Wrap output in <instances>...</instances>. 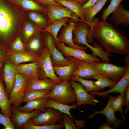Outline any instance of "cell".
I'll use <instances>...</instances> for the list:
<instances>
[{
    "mask_svg": "<svg viewBox=\"0 0 129 129\" xmlns=\"http://www.w3.org/2000/svg\"><path fill=\"white\" fill-rule=\"evenodd\" d=\"M57 83L53 80L48 78L32 79L28 81L25 91L32 90L51 91Z\"/></svg>",
    "mask_w": 129,
    "mask_h": 129,
    "instance_id": "22",
    "label": "cell"
},
{
    "mask_svg": "<svg viewBox=\"0 0 129 129\" xmlns=\"http://www.w3.org/2000/svg\"><path fill=\"white\" fill-rule=\"evenodd\" d=\"M70 80H73L80 83L84 87L85 91L87 92L91 91L99 92V89L93 83V81L84 79L83 78L77 76H71Z\"/></svg>",
    "mask_w": 129,
    "mask_h": 129,
    "instance_id": "36",
    "label": "cell"
},
{
    "mask_svg": "<svg viewBox=\"0 0 129 129\" xmlns=\"http://www.w3.org/2000/svg\"><path fill=\"white\" fill-rule=\"evenodd\" d=\"M0 123L3 125L5 129H15V127L10 118L0 113Z\"/></svg>",
    "mask_w": 129,
    "mask_h": 129,
    "instance_id": "42",
    "label": "cell"
},
{
    "mask_svg": "<svg viewBox=\"0 0 129 129\" xmlns=\"http://www.w3.org/2000/svg\"><path fill=\"white\" fill-rule=\"evenodd\" d=\"M6 54L9 60L16 66L22 63L39 61L40 52L29 51L18 52L7 49Z\"/></svg>",
    "mask_w": 129,
    "mask_h": 129,
    "instance_id": "14",
    "label": "cell"
},
{
    "mask_svg": "<svg viewBox=\"0 0 129 129\" xmlns=\"http://www.w3.org/2000/svg\"><path fill=\"white\" fill-rule=\"evenodd\" d=\"M124 101V97L121 95L115 97L111 103L112 108L114 112L123 111L122 107Z\"/></svg>",
    "mask_w": 129,
    "mask_h": 129,
    "instance_id": "40",
    "label": "cell"
},
{
    "mask_svg": "<svg viewBox=\"0 0 129 129\" xmlns=\"http://www.w3.org/2000/svg\"><path fill=\"white\" fill-rule=\"evenodd\" d=\"M12 115L10 118L15 128L19 129L21 126L31 118L36 116L43 112L35 110L29 112H24L18 110L16 108L11 105Z\"/></svg>",
    "mask_w": 129,
    "mask_h": 129,
    "instance_id": "17",
    "label": "cell"
},
{
    "mask_svg": "<svg viewBox=\"0 0 129 129\" xmlns=\"http://www.w3.org/2000/svg\"><path fill=\"white\" fill-rule=\"evenodd\" d=\"M5 88L3 82L0 79V112L7 117L10 118L12 115L11 104L6 96Z\"/></svg>",
    "mask_w": 129,
    "mask_h": 129,
    "instance_id": "29",
    "label": "cell"
},
{
    "mask_svg": "<svg viewBox=\"0 0 129 129\" xmlns=\"http://www.w3.org/2000/svg\"><path fill=\"white\" fill-rule=\"evenodd\" d=\"M15 66L17 72L22 75L28 81L33 79H41L39 60L21 64Z\"/></svg>",
    "mask_w": 129,
    "mask_h": 129,
    "instance_id": "16",
    "label": "cell"
},
{
    "mask_svg": "<svg viewBox=\"0 0 129 129\" xmlns=\"http://www.w3.org/2000/svg\"><path fill=\"white\" fill-rule=\"evenodd\" d=\"M98 18L90 29L86 37L88 43L96 38L105 49L106 52L122 55L129 54V40L106 20L99 22Z\"/></svg>",
    "mask_w": 129,
    "mask_h": 129,
    "instance_id": "1",
    "label": "cell"
},
{
    "mask_svg": "<svg viewBox=\"0 0 129 129\" xmlns=\"http://www.w3.org/2000/svg\"><path fill=\"white\" fill-rule=\"evenodd\" d=\"M111 0L110 3L108 7L104 9L101 19L103 21L106 20L108 16L116 9L124 0Z\"/></svg>",
    "mask_w": 129,
    "mask_h": 129,
    "instance_id": "38",
    "label": "cell"
},
{
    "mask_svg": "<svg viewBox=\"0 0 129 129\" xmlns=\"http://www.w3.org/2000/svg\"><path fill=\"white\" fill-rule=\"evenodd\" d=\"M55 42L57 48L64 56L72 57L80 60L91 62H98L100 61L96 57L87 53L85 51L70 47L60 42Z\"/></svg>",
    "mask_w": 129,
    "mask_h": 129,
    "instance_id": "10",
    "label": "cell"
},
{
    "mask_svg": "<svg viewBox=\"0 0 129 129\" xmlns=\"http://www.w3.org/2000/svg\"><path fill=\"white\" fill-rule=\"evenodd\" d=\"M92 62L78 59L76 63L78 68L71 76L85 78L99 73Z\"/></svg>",
    "mask_w": 129,
    "mask_h": 129,
    "instance_id": "23",
    "label": "cell"
},
{
    "mask_svg": "<svg viewBox=\"0 0 129 129\" xmlns=\"http://www.w3.org/2000/svg\"><path fill=\"white\" fill-rule=\"evenodd\" d=\"M68 22V24L63 26L61 28L60 34L58 36L59 41L66 43L67 46L70 47L85 51L88 48L87 47L77 45L73 41L72 31L78 23L70 18Z\"/></svg>",
    "mask_w": 129,
    "mask_h": 129,
    "instance_id": "15",
    "label": "cell"
},
{
    "mask_svg": "<svg viewBox=\"0 0 129 129\" xmlns=\"http://www.w3.org/2000/svg\"><path fill=\"white\" fill-rule=\"evenodd\" d=\"M127 66L126 72L121 79L109 89L103 92H90L91 94L96 95L103 97H106L107 95L111 93H119L124 97V92L128 84H129V65Z\"/></svg>",
    "mask_w": 129,
    "mask_h": 129,
    "instance_id": "21",
    "label": "cell"
},
{
    "mask_svg": "<svg viewBox=\"0 0 129 129\" xmlns=\"http://www.w3.org/2000/svg\"><path fill=\"white\" fill-rule=\"evenodd\" d=\"M5 61L3 60L0 59V71Z\"/></svg>",
    "mask_w": 129,
    "mask_h": 129,
    "instance_id": "50",
    "label": "cell"
},
{
    "mask_svg": "<svg viewBox=\"0 0 129 129\" xmlns=\"http://www.w3.org/2000/svg\"><path fill=\"white\" fill-rule=\"evenodd\" d=\"M43 39V32H41V30L37 32L27 42V47L29 51L40 52L45 46H43L45 44Z\"/></svg>",
    "mask_w": 129,
    "mask_h": 129,
    "instance_id": "30",
    "label": "cell"
},
{
    "mask_svg": "<svg viewBox=\"0 0 129 129\" xmlns=\"http://www.w3.org/2000/svg\"><path fill=\"white\" fill-rule=\"evenodd\" d=\"M46 108L45 112L30 119L33 124L38 125H53L60 122L63 117L62 113L51 108Z\"/></svg>",
    "mask_w": 129,
    "mask_h": 129,
    "instance_id": "11",
    "label": "cell"
},
{
    "mask_svg": "<svg viewBox=\"0 0 129 129\" xmlns=\"http://www.w3.org/2000/svg\"><path fill=\"white\" fill-rule=\"evenodd\" d=\"M10 46L11 50L15 52H21L25 51V45L20 35L14 39Z\"/></svg>",
    "mask_w": 129,
    "mask_h": 129,
    "instance_id": "39",
    "label": "cell"
},
{
    "mask_svg": "<svg viewBox=\"0 0 129 129\" xmlns=\"http://www.w3.org/2000/svg\"><path fill=\"white\" fill-rule=\"evenodd\" d=\"M39 62L41 78H50L57 83L62 82L55 74L53 69L50 52L45 45L40 52Z\"/></svg>",
    "mask_w": 129,
    "mask_h": 129,
    "instance_id": "4",
    "label": "cell"
},
{
    "mask_svg": "<svg viewBox=\"0 0 129 129\" xmlns=\"http://www.w3.org/2000/svg\"><path fill=\"white\" fill-rule=\"evenodd\" d=\"M124 94L125 98L123 106H124L126 107L124 112V113H126L129 109V84L126 87Z\"/></svg>",
    "mask_w": 129,
    "mask_h": 129,
    "instance_id": "43",
    "label": "cell"
},
{
    "mask_svg": "<svg viewBox=\"0 0 129 129\" xmlns=\"http://www.w3.org/2000/svg\"><path fill=\"white\" fill-rule=\"evenodd\" d=\"M111 14V19L115 26L122 24L129 26V11L120 4L117 8Z\"/></svg>",
    "mask_w": 129,
    "mask_h": 129,
    "instance_id": "25",
    "label": "cell"
},
{
    "mask_svg": "<svg viewBox=\"0 0 129 129\" xmlns=\"http://www.w3.org/2000/svg\"><path fill=\"white\" fill-rule=\"evenodd\" d=\"M77 1L83 5L88 1L89 0H74Z\"/></svg>",
    "mask_w": 129,
    "mask_h": 129,
    "instance_id": "49",
    "label": "cell"
},
{
    "mask_svg": "<svg viewBox=\"0 0 129 129\" xmlns=\"http://www.w3.org/2000/svg\"><path fill=\"white\" fill-rule=\"evenodd\" d=\"M115 97L111 95L109 96L108 102L104 108L100 111H95L92 114L88 116V119L93 118L95 115L98 114H102L106 117L107 123L110 126L113 125V127L118 128L121 126L123 124V121L117 118L115 116L114 112L111 106V103Z\"/></svg>",
    "mask_w": 129,
    "mask_h": 129,
    "instance_id": "18",
    "label": "cell"
},
{
    "mask_svg": "<svg viewBox=\"0 0 129 129\" xmlns=\"http://www.w3.org/2000/svg\"><path fill=\"white\" fill-rule=\"evenodd\" d=\"M115 128L111 126H110L107 124L103 123L100 126L98 127V129H114Z\"/></svg>",
    "mask_w": 129,
    "mask_h": 129,
    "instance_id": "47",
    "label": "cell"
},
{
    "mask_svg": "<svg viewBox=\"0 0 129 129\" xmlns=\"http://www.w3.org/2000/svg\"><path fill=\"white\" fill-rule=\"evenodd\" d=\"M70 19L65 17L55 21L42 29L41 32L49 33L53 37L55 42H59L57 36L58 32L62 26L68 23Z\"/></svg>",
    "mask_w": 129,
    "mask_h": 129,
    "instance_id": "31",
    "label": "cell"
},
{
    "mask_svg": "<svg viewBox=\"0 0 129 129\" xmlns=\"http://www.w3.org/2000/svg\"><path fill=\"white\" fill-rule=\"evenodd\" d=\"M48 98V97H47L31 100L27 102L23 106L16 108L18 110L22 112H29L38 110L44 112L47 109L45 105Z\"/></svg>",
    "mask_w": 129,
    "mask_h": 129,
    "instance_id": "28",
    "label": "cell"
},
{
    "mask_svg": "<svg viewBox=\"0 0 129 129\" xmlns=\"http://www.w3.org/2000/svg\"><path fill=\"white\" fill-rule=\"evenodd\" d=\"M7 48L0 45V59L5 61L9 60L6 54Z\"/></svg>",
    "mask_w": 129,
    "mask_h": 129,
    "instance_id": "45",
    "label": "cell"
},
{
    "mask_svg": "<svg viewBox=\"0 0 129 129\" xmlns=\"http://www.w3.org/2000/svg\"><path fill=\"white\" fill-rule=\"evenodd\" d=\"M44 6L48 17V26L55 21L65 17L69 18L77 23L81 21L76 14L65 7L53 5H48Z\"/></svg>",
    "mask_w": 129,
    "mask_h": 129,
    "instance_id": "5",
    "label": "cell"
},
{
    "mask_svg": "<svg viewBox=\"0 0 129 129\" xmlns=\"http://www.w3.org/2000/svg\"><path fill=\"white\" fill-rule=\"evenodd\" d=\"M99 73L111 80L118 82L123 77L126 71L127 66L119 67L110 62H92Z\"/></svg>",
    "mask_w": 129,
    "mask_h": 129,
    "instance_id": "8",
    "label": "cell"
},
{
    "mask_svg": "<svg viewBox=\"0 0 129 129\" xmlns=\"http://www.w3.org/2000/svg\"><path fill=\"white\" fill-rule=\"evenodd\" d=\"M28 80L17 72L15 83L8 99L11 105L17 108L21 107Z\"/></svg>",
    "mask_w": 129,
    "mask_h": 129,
    "instance_id": "7",
    "label": "cell"
},
{
    "mask_svg": "<svg viewBox=\"0 0 129 129\" xmlns=\"http://www.w3.org/2000/svg\"><path fill=\"white\" fill-rule=\"evenodd\" d=\"M38 3L44 6L48 5H53L57 6H63L60 3L54 0H34Z\"/></svg>",
    "mask_w": 129,
    "mask_h": 129,
    "instance_id": "44",
    "label": "cell"
},
{
    "mask_svg": "<svg viewBox=\"0 0 129 129\" xmlns=\"http://www.w3.org/2000/svg\"><path fill=\"white\" fill-rule=\"evenodd\" d=\"M26 18L32 22L43 28L48 25L47 15L34 11H24Z\"/></svg>",
    "mask_w": 129,
    "mask_h": 129,
    "instance_id": "33",
    "label": "cell"
},
{
    "mask_svg": "<svg viewBox=\"0 0 129 129\" xmlns=\"http://www.w3.org/2000/svg\"><path fill=\"white\" fill-rule=\"evenodd\" d=\"M66 57L71 61L70 64L62 66L53 67L55 74L62 82H64L70 80L71 76L78 68L76 63L78 59L72 57Z\"/></svg>",
    "mask_w": 129,
    "mask_h": 129,
    "instance_id": "20",
    "label": "cell"
},
{
    "mask_svg": "<svg viewBox=\"0 0 129 129\" xmlns=\"http://www.w3.org/2000/svg\"><path fill=\"white\" fill-rule=\"evenodd\" d=\"M43 35L45 45L48 47L51 54L53 67L62 66L70 64L71 61L65 58L57 48L52 36L48 32H43Z\"/></svg>",
    "mask_w": 129,
    "mask_h": 129,
    "instance_id": "9",
    "label": "cell"
},
{
    "mask_svg": "<svg viewBox=\"0 0 129 129\" xmlns=\"http://www.w3.org/2000/svg\"><path fill=\"white\" fill-rule=\"evenodd\" d=\"M84 79H93L97 80V81H93V83L100 90H102L106 87H108L110 88L117 82L99 73L95 75Z\"/></svg>",
    "mask_w": 129,
    "mask_h": 129,
    "instance_id": "34",
    "label": "cell"
},
{
    "mask_svg": "<svg viewBox=\"0 0 129 129\" xmlns=\"http://www.w3.org/2000/svg\"><path fill=\"white\" fill-rule=\"evenodd\" d=\"M56 102L69 105L76 101L75 95L70 81L57 83L47 95Z\"/></svg>",
    "mask_w": 129,
    "mask_h": 129,
    "instance_id": "3",
    "label": "cell"
},
{
    "mask_svg": "<svg viewBox=\"0 0 129 129\" xmlns=\"http://www.w3.org/2000/svg\"><path fill=\"white\" fill-rule=\"evenodd\" d=\"M24 11L7 0H0V45L7 48L20 35Z\"/></svg>",
    "mask_w": 129,
    "mask_h": 129,
    "instance_id": "2",
    "label": "cell"
},
{
    "mask_svg": "<svg viewBox=\"0 0 129 129\" xmlns=\"http://www.w3.org/2000/svg\"><path fill=\"white\" fill-rule=\"evenodd\" d=\"M63 124L61 123L53 125H38L33 124L30 120L22 125V129H61L64 128Z\"/></svg>",
    "mask_w": 129,
    "mask_h": 129,
    "instance_id": "37",
    "label": "cell"
},
{
    "mask_svg": "<svg viewBox=\"0 0 129 129\" xmlns=\"http://www.w3.org/2000/svg\"><path fill=\"white\" fill-rule=\"evenodd\" d=\"M45 108L50 107L53 108L65 113L71 118L75 122L76 126L78 128L84 127L85 121L83 120H77L75 119L71 114L70 110L72 109H76L77 107L76 104L74 103L72 105L65 104L56 102L48 98L45 105Z\"/></svg>",
    "mask_w": 129,
    "mask_h": 129,
    "instance_id": "19",
    "label": "cell"
},
{
    "mask_svg": "<svg viewBox=\"0 0 129 129\" xmlns=\"http://www.w3.org/2000/svg\"><path fill=\"white\" fill-rule=\"evenodd\" d=\"M24 11H34L47 15L43 5L34 0H7Z\"/></svg>",
    "mask_w": 129,
    "mask_h": 129,
    "instance_id": "24",
    "label": "cell"
},
{
    "mask_svg": "<svg viewBox=\"0 0 129 129\" xmlns=\"http://www.w3.org/2000/svg\"><path fill=\"white\" fill-rule=\"evenodd\" d=\"M98 0H89L87 2L83 5L82 8L84 10L87 8L92 6Z\"/></svg>",
    "mask_w": 129,
    "mask_h": 129,
    "instance_id": "46",
    "label": "cell"
},
{
    "mask_svg": "<svg viewBox=\"0 0 129 129\" xmlns=\"http://www.w3.org/2000/svg\"><path fill=\"white\" fill-rule=\"evenodd\" d=\"M17 72L15 65L9 60L5 61L0 71V79L5 84V92L8 98L13 87Z\"/></svg>",
    "mask_w": 129,
    "mask_h": 129,
    "instance_id": "12",
    "label": "cell"
},
{
    "mask_svg": "<svg viewBox=\"0 0 129 129\" xmlns=\"http://www.w3.org/2000/svg\"><path fill=\"white\" fill-rule=\"evenodd\" d=\"M108 0H98L92 6L83 10L85 22L89 24L90 28L93 24L94 16L100 11Z\"/></svg>",
    "mask_w": 129,
    "mask_h": 129,
    "instance_id": "27",
    "label": "cell"
},
{
    "mask_svg": "<svg viewBox=\"0 0 129 129\" xmlns=\"http://www.w3.org/2000/svg\"><path fill=\"white\" fill-rule=\"evenodd\" d=\"M54 0L75 12L79 16L81 21L85 22L84 11L82 8V4L74 0Z\"/></svg>",
    "mask_w": 129,
    "mask_h": 129,
    "instance_id": "32",
    "label": "cell"
},
{
    "mask_svg": "<svg viewBox=\"0 0 129 129\" xmlns=\"http://www.w3.org/2000/svg\"><path fill=\"white\" fill-rule=\"evenodd\" d=\"M43 28L26 18L20 34L23 42H27L36 33Z\"/></svg>",
    "mask_w": 129,
    "mask_h": 129,
    "instance_id": "26",
    "label": "cell"
},
{
    "mask_svg": "<svg viewBox=\"0 0 129 129\" xmlns=\"http://www.w3.org/2000/svg\"><path fill=\"white\" fill-rule=\"evenodd\" d=\"M62 119L60 123L63 124L65 129H78L75 124L73 119L64 113Z\"/></svg>",
    "mask_w": 129,
    "mask_h": 129,
    "instance_id": "41",
    "label": "cell"
},
{
    "mask_svg": "<svg viewBox=\"0 0 129 129\" xmlns=\"http://www.w3.org/2000/svg\"><path fill=\"white\" fill-rule=\"evenodd\" d=\"M50 91H47L32 90L25 91L22 102L31 100L47 97Z\"/></svg>",
    "mask_w": 129,
    "mask_h": 129,
    "instance_id": "35",
    "label": "cell"
},
{
    "mask_svg": "<svg viewBox=\"0 0 129 129\" xmlns=\"http://www.w3.org/2000/svg\"><path fill=\"white\" fill-rule=\"evenodd\" d=\"M70 84L75 93L77 107L82 104H88L95 106L99 102L95 99V96L89 94L85 90L83 86L80 82L70 80Z\"/></svg>",
    "mask_w": 129,
    "mask_h": 129,
    "instance_id": "13",
    "label": "cell"
},
{
    "mask_svg": "<svg viewBox=\"0 0 129 129\" xmlns=\"http://www.w3.org/2000/svg\"><path fill=\"white\" fill-rule=\"evenodd\" d=\"M124 61L125 65H129V54H127L124 59Z\"/></svg>",
    "mask_w": 129,
    "mask_h": 129,
    "instance_id": "48",
    "label": "cell"
},
{
    "mask_svg": "<svg viewBox=\"0 0 129 129\" xmlns=\"http://www.w3.org/2000/svg\"><path fill=\"white\" fill-rule=\"evenodd\" d=\"M89 27V24L86 22L80 21L73 30L72 33L75 36L73 38V40L74 43L77 45L80 46L81 44L85 45L92 52L91 54L96 56L100 54L99 49L97 47L90 45L86 40V37L90 32Z\"/></svg>",
    "mask_w": 129,
    "mask_h": 129,
    "instance_id": "6",
    "label": "cell"
}]
</instances>
